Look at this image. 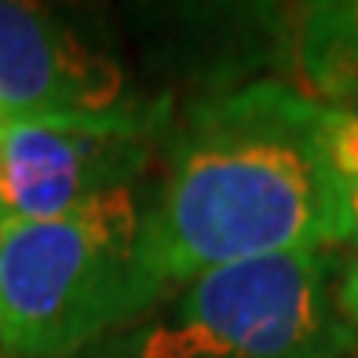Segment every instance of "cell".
Returning <instances> with one entry per match:
<instances>
[{"label":"cell","instance_id":"cell-1","mask_svg":"<svg viewBox=\"0 0 358 358\" xmlns=\"http://www.w3.org/2000/svg\"><path fill=\"white\" fill-rule=\"evenodd\" d=\"M318 117L322 103L282 80L190 106L157 201L143 208L139 274L150 307L223 264L351 245Z\"/></svg>","mask_w":358,"mask_h":358},{"label":"cell","instance_id":"cell-2","mask_svg":"<svg viewBox=\"0 0 358 358\" xmlns=\"http://www.w3.org/2000/svg\"><path fill=\"white\" fill-rule=\"evenodd\" d=\"M344 267L318 249L201 271L77 358H355Z\"/></svg>","mask_w":358,"mask_h":358},{"label":"cell","instance_id":"cell-3","mask_svg":"<svg viewBox=\"0 0 358 358\" xmlns=\"http://www.w3.org/2000/svg\"><path fill=\"white\" fill-rule=\"evenodd\" d=\"M143 205L136 187L110 190L48 220H0V351L77 358L139 318Z\"/></svg>","mask_w":358,"mask_h":358},{"label":"cell","instance_id":"cell-4","mask_svg":"<svg viewBox=\"0 0 358 358\" xmlns=\"http://www.w3.org/2000/svg\"><path fill=\"white\" fill-rule=\"evenodd\" d=\"M165 110L0 117V220H48L110 190L136 187L150 169Z\"/></svg>","mask_w":358,"mask_h":358},{"label":"cell","instance_id":"cell-5","mask_svg":"<svg viewBox=\"0 0 358 358\" xmlns=\"http://www.w3.org/2000/svg\"><path fill=\"white\" fill-rule=\"evenodd\" d=\"M124 88L121 62L66 19L0 0V117L103 113L124 106Z\"/></svg>","mask_w":358,"mask_h":358},{"label":"cell","instance_id":"cell-6","mask_svg":"<svg viewBox=\"0 0 358 358\" xmlns=\"http://www.w3.org/2000/svg\"><path fill=\"white\" fill-rule=\"evenodd\" d=\"M292 55L307 88L303 95L358 110V0L303 4Z\"/></svg>","mask_w":358,"mask_h":358},{"label":"cell","instance_id":"cell-7","mask_svg":"<svg viewBox=\"0 0 358 358\" xmlns=\"http://www.w3.org/2000/svg\"><path fill=\"white\" fill-rule=\"evenodd\" d=\"M318 139H322L325 172L333 179V190L348 220L351 245H358V110L322 103Z\"/></svg>","mask_w":358,"mask_h":358},{"label":"cell","instance_id":"cell-8","mask_svg":"<svg viewBox=\"0 0 358 358\" xmlns=\"http://www.w3.org/2000/svg\"><path fill=\"white\" fill-rule=\"evenodd\" d=\"M340 296H344V311L355 333V358H358V245H351L348 252V267H344V285H340Z\"/></svg>","mask_w":358,"mask_h":358}]
</instances>
